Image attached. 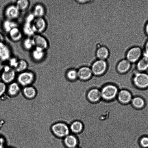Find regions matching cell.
Masks as SVG:
<instances>
[{
  "mask_svg": "<svg viewBox=\"0 0 148 148\" xmlns=\"http://www.w3.org/2000/svg\"><path fill=\"white\" fill-rule=\"evenodd\" d=\"M46 12L44 5L40 3H37L34 5L32 13L36 17H44Z\"/></svg>",
  "mask_w": 148,
  "mask_h": 148,
  "instance_id": "cell-17",
  "label": "cell"
},
{
  "mask_svg": "<svg viewBox=\"0 0 148 148\" xmlns=\"http://www.w3.org/2000/svg\"><path fill=\"white\" fill-rule=\"evenodd\" d=\"M34 48L46 51L49 45L47 39L41 34H35L32 37Z\"/></svg>",
  "mask_w": 148,
  "mask_h": 148,
  "instance_id": "cell-4",
  "label": "cell"
},
{
  "mask_svg": "<svg viewBox=\"0 0 148 148\" xmlns=\"http://www.w3.org/2000/svg\"><path fill=\"white\" fill-rule=\"evenodd\" d=\"M11 57V51L10 47L6 44L0 46V61H8Z\"/></svg>",
  "mask_w": 148,
  "mask_h": 148,
  "instance_id": "cell-14",
  "label": "cell"
},
{
  "mask_svg": "<svg viewBox=\"0 0 148 148\" xmlns=\"http://www.w3.org/2000/svg\"><path fill=\"white\" fill-rule=\"evenodd\" d=\"M79 4H84L90 2L91 0H75Z\"/></svg>",
  "mask_w": 148,
  "mask_h": 148,
  "instance_id": "cell-36",
  "label": "cell"
},
{
  "mask_svg": "<svg viewBox=\"0 0 148 148\" xmlns=\"http://www.w3.org/2000/svg\"><path fill=\"white\" fill-rule=\"evenodd\" d=\"M17 27H18V24L15 21L5 19L2 23L3 30L8 34L12 29Z\"/></svg>",
  "mask_w": 148,
  "mask_h": 148,
  "instance_id": "cell-18",
  "label": "cell"
},
{
  "mask_svg": "<svg viewBox=\"0 0 148 148\" xmlns=\"http://www.w3.org/2000/svg\"><path fill=\"white\" fill-rule=\"evenodd\" d=\"M100 91L102 99L107 101H112L118 93L117 87L111 84H108L103 86Z\"/></svg>",
  "mask_w": 148,
  "mask_h": 148,
  "instance_id": "cell-1",
  "label": "cell"
},
{
  "mask_svg": "<svg viewBox=\"0 0 148 148\" xmlns=\"http://www.w3.org/2000/svg\"><path fill=\"white\" fill-rule=\"evenodd\" d=\"M8 34L10 40L14 42L20 41L22 39L24 35L22 30L18 27L12 29Z\"/></svg>",
  "mask_w": 148,
  "mask_h": 148,
  "instance_id": "cell-13",
  "label": "cell"
},
{
  "mask_svg": "<svg viewBox=\"0 0 148 148\" xmlns=\"http://www.w3.org/2000/svg\"><path fill=\"white\" fill-rule=\"evenodd\" d=\"M78 79L83 81H86L90 79L93 75L91 68L84 66L77 70Z\"/></svg>",
  "mask_w": 148,
  "mask_h": 148,
  "instance_id": "cell-11",
  "label": "cell"
},
{
  "mask_svg": "<svg viewBox=\"0 0 148 148\" xmlns=\"http://www.w3.org/2000/svg\"><path fill=\"white\" fill-rule=\"evenodd\" d=\"M138 69L142 71L148 69V58L144 56L140 58L138 61L137 64Z\"/></svg>",
  "mask_w": 148,
  "mask_h": 148,
  "instance_id": "cell-26",
  "label": "cell"
},
{
  "mask_svg": "<svg viewBox=\"0 0 148 148\" xmlns=\"http://www.w3.org/2000/svg\"><path fill=\"white\" fill-rule=\"evenodd\" d=\"M32 23L24 22L23 26L22 31L23 34L26 36L27 37H32L35 34L33 27Z\"/></svg>",
  "mask_w": 148,
  "mask_h": 148,
  "instance_id": "cell-23",
  "label": "cell"
},
{
  "mask_svg": "<svg viewBox=\"0 0 148 148\" xmlns=\"http://www.w3.org/2000/svg\"><path fill=\"white\" fill-rule=\"evenodd\" d=\"M52 133L57 137H66L69 133V129L65 123L59 122L53 124L51 128Z\"/></svg>",
  "mask_w": 148,
  "mask_h": 148,
  "instance_id": "cell-5",
  "label": "cell"
},
{
  "mask_svg": "<svg viewBox=\"0 0 148 148\" xmlns=\"http://www.w3.org/2000/svg\"><path fill=\"white\" fill-rule=\"evenodd\" d=\"M142 54L141 48L138 47H134L129 49L127 51L126 59L131 63H134L140 59Z\"/></svg>",
  "mask_w": 148,
  "mask_h": 148,
  "instance_id": "cell-10",
  "label": "cell"
},
{
  "mask_svg": "<svg viewBox=\"0 0 148 148\" xmlns=\"http://www.w3.org/2000/svg\"><path fill=\"white\" fill-rule=\"evenodd\" d=\"M139 144L143 148H148V136H144L139 140Z\"/></svg>",
  "mask_w": 148,
  "mask_h": 148,
  "instance_id": "cell-32",
  "label": "cell"
},
{
  "mask_svg": "<svg viewBox=\"0 0 148 148\" xmlns=\"http://www.w3.org/2000/svg\"><path fill=\"white\" fill-rule=\"evenodd\" d=\"M83 127L82 123L79 121H76L73 122L71 125V129L74 133H78L83 130Z\"/></svg>",
  "mask_w": 148,
  "mask_h": 148,
  "instance_id": "cell-29",
  "label": "cell"
},
{
  "mask_svg": "<svg viewBox=\"0 0 148 148\" xmlns=\"http://www.w3.org/2000/svg\"><path fill=\"white\" fill-rule=\"evenodd\" d=\"M131 63L126 59L121 60L117 65V70L121 73H124L127 71L130 67Z\"/></svg>",
  "mask_w": 148,
  "mask_h": 148,
  "instance_id": "cell-22",
  "label": "cell"
},
{
  "mask_svg": "<svg viewBox=\"0 0 148 148\" xmlns=\"http://www.w3.org/2000/svg\"><path fill=\"white\" fill-rule=\"evenodd\" d=\"M28 66L26 61L24 59H19L17 65L14 69L16 72L21 73L26 71Z\"/></svg>",
  "mask_w": 148,
  "mask_h": 148,
  "instance_id": "cell-27",
  "label": "cell"
},
{
  "mask_svg": "<svg viewBox=\"0 0 148 148\" xmlns=\"http://www.w3.org/2000/svg\"><path fill=\"white\" fill-rule=\"evenodd\" d=\"M76 69L71 68L67 71L66 73V76L69 80L73 81L78 79L77 70Z\"/></svg>",
  "mask_w": 148,
  "mask_h": 148,
  "instance_id": "cell-28",
  "label": "cell"
},
{
  "mask_svg": "<svg viewBox=\"0 0 148 148\" xmlns=\"http://www.w3.org/2000/svg\"><path fill=\"white\" fill-rule=\"evenodd\" d=\"M88 100L90 102L95 103L101 98L100 90L97 88H93L88 90L86 94Z\"/></svg>",
  "mask_w": 148,
  "mask_h": 148,
  "instance_id": "cell-12",
  "label": "cell"
},
{
  "mask_svg": "<svg viewBox=\"0 0 148 148\" xmlns=\"http://www.w3.org/2000/svg\"><path fill=\"white\" fill-rule=\"evenodd\" d=\"M64 142L66 146L69 148L75 147L77 143V138L72 135H68L66 136Z\"/></svg>",
  "mask_w": 148,
  "mask_h": 148,
  "instance_id": "cell-24",
  "label": "cell"
},
{
  "mask_svg": "<svg viewBox=\"0 0 148 148\" xmlns=\"http://www.w3.org/2000/svg\"><path fill=\"white\" fill-rule=\"evenodd\" d=\"M145 31L146 34L148 36V22L147 23L145 27Z\"/></svg>",
  "mask_w": 148,
  "mask_h": 148,
  "instance_id": "cell-40",
  "label": "cell"
},
{
  "mask_svg": "<svg viewBox=\"0 0 148 148\" xmlns=\"http://www.w3.org/2000/svg\"><path fill=\"white\" fill-rule=\"evenodd\" d=\"M117 96L118 100L123 103H127L132 99L131 93L126 90H121L118 92Z\"/></svg>",
  "mask_w": 148,
  "mask_h": 148,
  "instance_id": "cell-15",
  "label": "cell"
},
{
  "mask_svg": "<svg viewBox=\"0 0 148 148\" xmlns=\"http://www.w3.org/2000/svg\"><path fill=\"white\" fill-rule=\"evenodd\" d=\"M107 62L105 60H96L91 66V69L92 74L95 76H99L104 74L108 68Z\"/></svg>",
  "mask_w": 148,
  "mask_h": 148,
  "instance_id": "cell-3",
  "label": "cell"
},
{
  "mask_svg": "<svg viewBox=\"0 0 148 148\" xmlns=\"http://www.w3.org/2000/svg\"><path fill=\"white\" fill-rule=\"evenodd\" d=\"M18 60L16 57H11L8 61L9 64L8 65L14 69L17 65Z\"/></svg>",
  "mask_w": 148,
  "mask_h": 148,
  "instance_id": "cell-33",
  "label": "cell"
},
{
  "mask_svg": "<svg viewBox=\"0 0 148 148\" xmlns=\"http://www.w3.org/2000/svg\"><path fill=\"white\" fill-rule=\"evenodd\" d=\"M74 148H78V147H75Z\"/></svg>",
  "mask_w": 148,
  "mask_h": 148,
  "instance_id": "cell-42",
  "label": "cell"
},
{
  "mask_svg": "<svg viewBox=\"0 0 148 148\" xmlns=\"http://www.w3.org/2000/svg\"><path fill=\"white\" fill-rule=\"evenodd\" d=\"M109 55V49L104 45L98 48L96 51V56L99 60H105L108 58Z\"/></svg>",
  "mask_w": 148,
  "mask_h": 148,
  "instance_id": "cell-16",
  "label": "cell"
},
{
  "mask_svg": "<svg viewBox=\"0 0 148 148\" xmlns=\"http://www.w3.org/2000/svg\"><path fill=\"white\" fill-rule=\"evenodd\" d=\"M35 34H41L46 30L47 24L44 17H36L32 23Z\"/></svg>",
  "mask_w": 148,
  "mask_h": 148,
  "instance_id": "cell-8",
  "label": "cell"
},
{
  "mask_svg": "<svg viewBox=\"0 0 148 148\" xmlns=\"http://www.w3.org/2000/svg\"><path fill=\"white\" fill-rule=\"evenodd\" d=\"M45 51L34 48L31 51V57L36 62L40 61L45 57Z\"/></svg>",
  "mask_w": 148,
  "mask_h": 148,
  "instance_id": "cell-20",
  "label": "cell"
},
{
  "mask_svg": "<svg viewBox=\"0 0 148 148\" xmlns=\"http://www.w3.org/2000/svg\"><path fill=\"white\" fill-rule=\"evenodd\" d=\"M22 45L24 49L27 51H31L34 48L31 37H27L23 41Z\"/></svg>",
  "mask_w": 148,
  "mask_h": 148,
  "instance_id": "cell-30",
  "label": "cell"
},
{
  "mask_svg": "<svg viewBox=\"0 0 148 148\" xmlns=\"http://www.w3.org/2000/svg\"><path fill=\"white\" fill-rule=\"evenodd\" d=\"M1 78L3 82L5 84H10L13 82L16 75L15 69L9 66H4Z\"/></svg>",
  "mask_w": 148,
  "mask_h": 148,
  "instance_id": "cell-6",
  "label": "cell"
},
{
  "mask_svg": "<svg viewBox=\"0 0 148 148\" xmlns=\"http://www.w3.org/2000/svg\"><path fill=\"white\" fill-rule=\"evenodd\" d=\"M145 54L146 57L148 58V40L146 42L145 46Z\"/></svg>",
  "mask_w": 148,
  "mask_h": 148,
  "instance_id": "cell-39",
  "label": "cell"
},
{
  "mask_svg": "<svg viewBox=\"0 0 148 148\" xmlns=\"http://www.w3.org/2000/svg\"><path fill=\"white\" fill-rule=\"evenodd\" d=\"M23 92L24 96L29 99L34 98L37 94L35 88L30 85L24 87L23 89Z\"/></svg>",
  "mask_w": 148,
  "mask_h": 148,
  "instance_id": "cell-21",
  "label": "cell"
},
{
  "mask_svg": "<svg viewBox=\"0 0 148 148\" xmlns=\"http://www.w3.org/2000/svg\"><path fill=\"white\" fill-rule=\"evenodd\" d=\"M4 66L2 64L1 61H0V73L3 71Z\"/></svg>",
  "mask_w": 148,
  "mask_h": 148,
  "instance_id": "cell-41",
  "label": "cell"
},
{
  "mask_svg": "<svg viewBox=\"0 0 148 148\" xmlns=\"http://www.w3.org/2000/svg\"><path fill=\"white\" fill-rule=\"evenodd\" d=\"M5 39L3 35L0 33V46L5 44Z\"/></svg>",
  "mask_w": 148,
  "mask_h": 148,
  "instance_id": "cell-37",
  "label": "cell"
},
{
  "mask_svg": "<svg viewBox=\"0 0 148 148\" xmlns=\"http://www.w3.org/2000/svg\"></svg>",
  "mask_w": 148,
  "mask_h": 148,
  "instance_id": "cell-43",
  "label": "cell"
},
{
  "mask_svg": "<svg viewBox=\"0 0 148 148\" xmlns=\"http://www.w3.org/2000/svg\"><path fill=\"white\" fill-rule=\"evenodd\" d=\"M131 101L133 106L137 108H142L145 104L144 99L140 97H135L132 99Z\"/></svg>",
  "mask_w": 148,
  "mask_h": 148,
  "instance_id": "cell-31",
  "label": "cell"
},
{
  "mask_svg": "<svg viewBox=\"0 0 148 148\" xmlns=\"http://www.w3.org/2000/svg\"><path fill=\"white\" fill-rule=\"evenodd\" d=\"M133 81L138 87L143 88L148 87V75L142 72L136 73L134 75Z\"/></svg>",
  "mask_w": 148,
  "mask_h": 148,
  "instance_id": "cell-7",
  "label": "cell"
},
{
  "mask_svg": "<svg viewBox=\"0 0 148 148\" xmlns=\"http://www.w3.org/2000/svg\"><path fill=\"white\" fill-rule=\"evenodd\" d=\"M5 143V140L3 137L0 136V148H3Z\"/></svg>",
  "mask_w": 148,
  "mask_h": 148,
  "instance_id": "cell-38",
  "label": "cell"
},
{
  "mask_svg": "<svg viewBox=\"0 0 148 148\" xmlns=\"http://www.w3.org/2000/svg\"><path fill=\"white\" fill-rule=\"evenodd\" d=\"M20 85L18 82H13L10 84L7 89V92L10 96H16L20 90Z\"/></svg>",
  "mask_w": 148,
  "mask_h": 148,
  "instance_id": "cell-19",
  "label": "cell"
},
{
  "mask_svg": "<svg viewBox=\"0 0 148 148\" xmlns=\"http://www.w3.org/2000/svg\"><path fill=\"white\" fill-rule=\"evenodd\" d=\"M15 5L20 12H25L29 8L30 2L28 0H18Z\"/></svg>",
  "mask_w": 148,
  "mask_h": 148,
  "instance_id": "cell-25",
  "label": "cell"
},
{
  "mask_svg": "<svg viewBox=\"0 0 148 148\" xmlns=\"http://www.w3.org/2000/svg\"><path fill=\"white\" fill-rule=\"evenodd\" d=\"M35 76L32 72L25 71L20 73L17 77L18 84L24 87L29 86L34 82Z\"/></svg>",
  "mask_w": 148,
  "mask_h": 148,
  "instance_id": "cell-2",
  "label": "cell"
},
{
  "mask_svg": "<svg viewBox=\"0 0 148 148\" xmlns=\"http://www.w3.org/2000/svg\"><path fill=\"white\" fill-rule=\"evenodd\" d=\"M20 12L15 4H10L6 7L4 13L5 19L15 21L19 17Z\"/></svg>",
  "mask_w": 148,
  "mask_h": 148,
  "instance_id": "cell-9",
  "label": "cell"
},
{
  "mask_svg": "<svg viewBox=\"0 0 148 148\" xmlns=\"http://www.w3.org/2000/svg\"><path fill=\"white\" fill-rule=\"evenodd\" d=\"M6 84L3 82H0V96L3 95L6 90Z\"/></svg>",
  "mask_w": 148,
  "mask_h": 148,
  "instance_id": "cell-35",
  "label": "cell"
},
{
  "mask_svg": "<svg viewBox=\"0 0 148 148\" xmlns=\"http://www.w3.org/2000/svg\"><path fill=\"white\" fill-rule=\"evenodd\" d=\"M35 18L32 12L29 13L26 16L25 22L32 23Z\"/></svg>",
  "mask_w": 148,
  "mask_h": 148,
  "instance_id": "cell-34",
  "label": "cell"
}]
</instances>
